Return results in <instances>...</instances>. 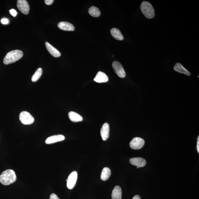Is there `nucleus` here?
Listing matches in <instances>:
<instances>
[{"mask_svg": "<svg viewBox=\"0 0 199 199\" xmlns=\"http://www.w3.org/2000/svg\"><path fill=\"white\" fill-rule=\"evenodd\" d=\"M17 175L15 171L11 169L5 170L0 175V182L5 186L9 185L15 182Z\"/></svg>", "mask_w": 199, "mask_h": 199, "instance_id": "nucleus-1", "label": "nucleus"}, {"mask_svg": "<svg viewBox=\"0 0 199 199\" xmlns=\"http://www.w3.org/2000/svg\"><path fill=\"white\" fill-rule=\"evenodd\" d=\"M23 55V52L19 50L9 52L3 59V63L5 64L13 63L22 58Z\"/></svg>", "mask_w": 199, "mask_h": 199, "instance_id": "nucleus-2", "label": "nucleus"}, {"mask_svg": "<svg viewBox=\"0 0 199 199\" xmlns=\"http://www.w3.org/2000/svg\"><path fill=\"white\" fill-rule=\"evenodd\" d=\"M141 9L143 15L147 18L151 19L155 17V11L153 6L149 2H143L141 5Z\"/></svg>", "mask_w": 199, "mask_h": 199, "instance_id": "nucleus-3", "label": "nucleus"}, {"mask_svg": "<svg viewBox=\"0 0 199 199\" xmlns=\"http://www.w3.org/2000/svg\"><path fill=\"white\" fill-rule=\"evenodd\" d=\"M19 119L21 122L24 125L31 124L35 121L33 116L26 111H23L20 113L19 115Z\"/></svg>", "mask_w": 199, "mask_h": 199, "instance_id": "nucleus-4", "label": "nucleus"}, {"mask_svg": "<svg viewBox=\"0 0 199 199\" xmlns=\"http://www.w3.org/2000/svg\"><path fill=\"white\" fill-rule=\"evenodd\" d=\"M112 66L115 72L118 77L121 78H125L126 76V73L120 63L115 61L112 62Z\"/></svg>", "mask_w": 199, "mask_h": 199, "instance_id": "nucleus-5", "label": "nucleus"}, {"mask_svg": "<svg viewBox=\"0 0 199 199\" xmlns=\"http://www.w3.org/2000/svg\"><path fill=\"white\" fill-rule=\"evenodd\" d=\"M144 140L139 137H135L132 139L130 143L131 148L134 150L141 149L145 145Z\"/></svg>", "mask_w": 199, "mask_h": 199, "instance_id": "nucleus-6", "label": "nucleus"}, {"mask_svg": "<svg viewBox=\"0 0 199 199\" xmlns=\"http://www.w3.org/2000/svg\"><path fill=\"white\" fill-rule=\"evenodd\" d=\"M17 6L18 9L22 13L28 15L29 13L30 6L26 0H18Z\"/></svg>", "mask_w": 199, "mask_h": 199, "instance_id": "nucleus-7", "label": "nucleus"}, {"mask_svg": "<svg viewBox=\"0 0 199 199\" xmlns=\"http://www.w3.org/2000/svg\"><path fill=\"white\" fill-rule=\"evenodd\" d=\"M78 178V173L76 171H73L70 174L68 177L67 187L69 189H72L74 187Z\"/></svg>", "mask_w": 199, "mask_h": 199, "instance_id": "nucleus-8", "label": "nucleus"}, {"mask_svg": "<svg viewBox=\"0 0 199 199\" xmlns=\"http://www.w3.org/2000/svg\"><path fill=\"white\" fill-rule=\"evenodd\" d=\"M130 162L133 165L137 167V168L143 167L146 165V162L145 159L142 157H134L131 158Z\"/></svg>", "mask_w": 199, "mask_h": 199, "instance_id": "nucleus-9", "label": "nucleus"}, {"mask_svg": "<svg viewBox=\"0 0 199 199\" xmlns=\"http://www.w3.org/2000/svg\"><path fill=\"white\" fill-rule=\"evenodd\" d=\"M110 133V126L109 123H105L103 125L100 130V134L102 139L104 141H106L109 137Z\"/></svg>", "mask_w": 199, "mask_h": 199, "instance_id": "nucleus-10", "label": "nucleus"}, {"mask_svg": "<svg viewBox=\"0 0 199 199\" xmlns=\"http://www.w3.org/2000/svg\"><path fill=\"white\" fill-rule=\"evenodd\" d=\"M58 26L60 29L66 31H73L75 28L72 24L66 21H61L59 23Z\"/></svg>", "mask_w": 199, "mask_h": 199, "instance_id": "nucleus-11", "label": "nucleus"}, {"mask_svg": "<svg viewBox=\"0 0 199 199\" xmlns=\"http://www.w3.org/2000/svg\"><path fill=\"white\" fill-rule=\"evenodd\" d=\"M64 139H65V137L63 135H53L48 137L46 139L45 142L47 144H52V143H56L58 142L64 141Z\"/></svg>", "mask_w": 199, "mask_h": 199, "instance_id": "nucleus-12", "label": "nucleus"}, {"mask_svg": "<svg viewBox=\"0 0 199 199\" xmlns=\"http://www.w3.org/2000/svg\"><path fill=\"white\" fill-rule=\"evenodd\" d=\"M45 45L48 51L49 52V53L52 56L55 57V58H58V57L61 56V54L60 52L56 48L53 47L49 42H46Z\"/></svg>", "mask_w": 199, "mask_h": 199, "instance_id": "nucleus-13", "label": "nucleus"}, {"mask_svg": "<svg viewBox=\"0 0 199 199\" xmlns=\"http://www.w3.org/2000/svg\"><path fill=\"white\" fill-rule=\"evenodd\" d=\"M94 80L95 82L97 83H105L108 81L109 78L105 73L99 71L97 74Z\"/></svg>", "mask_w": 199, "mask_h": 199, "instance_id": "nucleus-14", "label": "nucleus"}, {"mask_svg": "<svg viewBox=\"0 0 199 199\" xmlns=\"http://www.w3.org/2000/svg\"><path fill=\"white\" fill-rule=\"evenodd\" d=\"M174 69L179 73H183L184 74L187 75L188 76H190L191 73L185 68H184L183 66L180 63H177L175 64L174 67Z\"/></svg>", "mask_w": 199, "mask_h": 199, "instance_id": "nucleus-15", "label": "nucleus"}, {"mask_svg": "<svg viewBox=\"0 0 199 199\" xmlns=\"http://www.w3.org/2000/svg\"><path fill=\"white\" fill-rule=\"evenodd\" d=\"M110 33L112 36L116 40H123V36L119 30L116 28H112L111 30Z\"/></svg>", "mask_w": 199, "mask_h": 199, "instance_id": "nucleus-16", "label": "nucleus"}, {"mask_svg": "<svg viewBox=\"0 0 199 199\" xmlns=\"http://www.w3.org/2000/svg\"><path fill=\"white\" fill-rule=\"evenodd\" d=\"M68 116L70 120L73 122H78L83 120V117L80 115L73 112L69 113Z\"/></svg>", "mask_w": 199, "mask_h": 199, "instance_id": "nucleus-17", "label": "nucleus"}, {"mask_svg": "<svg viewBox=\"0 0 199 199\" xmlns=\"http://www.w3.org/2000/svg\"><path fill=\"white\" fill-rule=\"evenodd\" d=\"M112 199H121L122 190L119 186H116L112 191Z\"/></svg>", "mask_w": 199, "mask_h": 199, "instance_id": "nucleus-18", "label": "nucleus"}, {"mask_svg": "<svg viewBox=\"0 0 199 199\" xmlns=\"http://www.w3.org/2000/svg\"><path fill=\"white\" fill-rule=\"evenodd\" d=\"M111 175V171L110 168L105 167L102 170L101 179L103 181L107 180L110 177Z\"/></svg>", "mask_w": 199, "mask_h": 199, "instance_id": "nucleus-19", "label": "nucleus"}, {"mask_svg": "<svg viewBox=\"0 0 199 199\" xmlns=\"http://www.w3.org/2000/svg\"><path fill=\"white\" fill-rule=\"evenodd\" d=\"M89 13L91 17H100L101 12L98 8L96 7L92 6L89 9Z\"/></svg>", "mask_w": 199, "mask_h": 199, "instance_id": "nucleus-20", "label": "nucleus"}, {"mask_svg": "<svg viewBox=\"0 0 199 199\" xmlns=\"http://www.w3.org/2000/svg\"><path fill=\"white\" fill-rule=\"evenodd\" d=\"M42 68H39L36 71L35 74H34L32 77L31 80L33 82H35L39 79L42 76Z\"/></svg>", "mask_w": 199, "mask_h": 199, "instance_id": "nucleus-21", "label": "nucleus"}, {"mask_svg": "<svg viewBox=\"0 0 199 199\" xmlns=\"http://www.w3.org/2000/svg\"><path fill=\"white\" fill-rule=\"evenodd\" d=\"M9 12L11 15L12 16H13V17H15L17 15V11L14 9H12L9 10Z\"/></svg>", "mask_w": 199, "mask_h": 199, "instance_id": "nucleus-22", "label": "nucleus"}, {"mask_svg": "<svg viewBox=\"0 0 199 199\" xmlns=\"http://www.w3.org/2000/svg\"><path fill=\"white\" fill-rule=\"evenodd\" d=\"M50 199H60V198L55 193H53L50 195Z\"/></svg>", "mask_w": 199, "mask_h": 199, "instance_id": "nucleus-23", "label": "nucleus"}, {"mask_svg": "<svg viewBox=\"0 0 199 199\" xmlns=\"http://www.w3.org/2000/svg\"><path fill=\"white\" fill-rule=\"evenodd\" d=\"M1 22L3 24H8L9 21L8 19L4 18L1 20Z\"/></svg>", "mask_w": 199, "mask_h": 199, "instance_id": "nucleus-24", "label": "nucleus"}, {"mask_svg": "<svg viewBox=\"0 0 199 199\" xmlns=\"http://www.w3.org/2000/svg\"><path fill=\"white\" fill-rule=\"evenodd\" d=\"M53 1H54L53 0H45V1H44L46 5H51Z\"/></svg>", "mask_w": 199, "mask_h": 199, "instance_id": "nucleus-25", "label": "nucleus"}, {"mask_svg": "<svg viewBox=\"0 0 199 199\" xmlns=\"http://www.w3.org/2000/svg\"><path fill=\"white\" fill-rule=\"evenodd\" d=\"M197 151L199 153V136H198V139H197Z\"/></svg>", "mask_w": 199, "mask_h": 199, "instance_id": "nucleus-26", "label": "nucleus"}, {"mask_svg": "<svg viewBox=\"0 0 199 199\" xmlns=\"http://www.w3.org/2000/svg\"><path fill=\"white\" fill-rule=\"evenodd\" d=\"M132 199H141V197L139 195H135L134 197Z\"/></svg>", "mask_w": 199, "mask_h": 199, "instance_id": "nucleus-27", "label": "nucleus"}]
</instances>
